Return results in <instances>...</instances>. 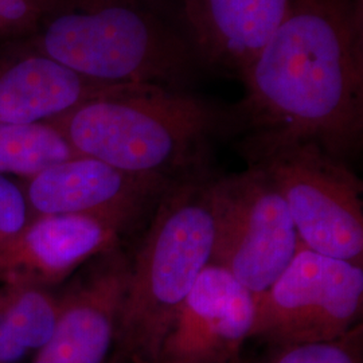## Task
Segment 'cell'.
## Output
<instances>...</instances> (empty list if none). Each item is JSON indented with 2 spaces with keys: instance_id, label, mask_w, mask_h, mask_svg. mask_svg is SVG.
Wrapping results in <instances>:
<instances>
[{
  "instance_id": "obj_1",
  "label": "cell",
  "mask_w": 363,
  "mask_h": 363,
  "mask_svg": "<svg viewBox=\"0 0 363 363\" xmlns=\"http://www.w3.org/2000/svg\"><path fill=\"white\" fill-rule=\"evenodd\" d=\"M240 79L241 143L311 142L349 163L363 143L362 0H292Z\"/></svg>"
},
{
  "instance_id": "obj_2",
  "label": "cell",
  "mask_w": 363,
  "mask_h": 363,
  "mask_svg": "<svg viewBox=\"0 0 363 363\" xmlns=\"http://www.w3.org/2000/svg\"><path fill=\"white\" fill-rule=\"evenodd\" d=\"M78 155L178 181L210 169L214 145L238 135L234 106L151 84H118L48 121Z\"/></svg>"
},
{
  "instance_id": "obj_3",
  "label": "cell",
  "mask_w": 363,
  "mask_h": 363,
  "mask_svg": "<svg viewBox=\"0 0 363 363\" xmlns=\"http://www.w3.org/2000/svg\"><path fill=\"white\" fill-rule=\"evenodd\" d=\"M214 177L208 169L174 182L160 198L130 261L116 339L132 363L159 362L177 313L210 264Z\"/></svg>"
},
{
  "instance_id": "obj_4",
  "label": "cell",
  "mask_w": 363,
  "mask_h": 363,
  "mask_svg": "<svg viewBox=\"0 0 363 363\" xmlns=\"http://www.w3.org/2000/svg\"><path fill=\"white\" fill-rule=\"evenodd\" d=\"M46 10L39 52L94 82L184 91L201 64L144 0H49Z\"/></svg>"
},
{
  "instance_id": "obj_5",
  "label": "cell",
  "mask_w": 363,
  "mask_h": 363,
  "mask_svg": "<svg viewBox=\"0 0 363 363\" xmlns=\"http://www.w3.org/2000/svg\"><path fill=\"white\" fill-rule=\"evenodd\" d=\"M286 202L300 242L363 267V183L349 163L301 140L240 143Z\"/></svg>"
},
{
  "instance_id": "obj_6",
  "label": "cell",
  "mask_w": 363,
  "mask_h": 363,
  "mask_svg": "<svg viewBox=\"0 0 363 363\" xmlns=\"http://www.w3.org/2000/svg\"><path fill=\"white\" fill-rule=\"evenodd\" d=\"M363 267L301 242L268 289L255 298L250 337L274 347L333 340L361 323Z\"/></svg>"
},
{
  "instance_id": "obj_7",
  "label": "cell",
  "mask_w": 363,
  "mask_h": 363,
  "mask_svg": "<svg viewBox=\"0 0 363 363\" xmlns=\"http://www.w3.org/2000/svg\"><path fill=\"white\" fill-rule=\"evenodd\" d=\"M211 199L210 264L233 274L256 298L286 269L300 245L286 202L268 177L253 166L216 175Z\"/></svg>"
},
{
  "instance_id": "obj_8",
  "label": "cell",
  "mask_w": 363,
  "mask_h": 363,
  "mask_svg": "<svg viewBox=\"0 0 363 363\" xmlns=\"http://www.w3.org/2000/svg\"><path fill=\"white\" fill-rule=\"evenodd\" d=\"M174 182L135 175L94 157L78 155L34 175L28 199L45 217L85 214L128 230L151 218Z\"/></svg>"
},
{
  "instance_id": "obj_9",
  "label": "cell",
  "mask_w": 363,
  "mask_h": 363,
  "mask_svg": "<svg viewBox=\"0 0 363 363\" xmlns=\"http://www.w3.org/2000/svg\"><path fill=\"white\" fill-rule=\"evenodd\" d=\"M253 319V294L208 264L177 313L157 363H237Z\"/></svg>"
},
{
  "instance_id": "obj_10",
  "label": "cell",
  "mask_w": 363,
  "mask_h": 363,
  "mask_svg": "<svg viewBox=\"0 0 363 363\" xmlns=\"http://www.w3.org/2000/svg\"><path fill=\"white\" fill-rule=\"evenodd\" d=\"M292 0H183L201 64L240 78L284 19Z\"/></svg>"
},
{
  "instance_id": "obj_11",
  "label": "cell",
  "mask_w": 363,
  "mask_h": 363,
  "mask_svg": "<svg viewBox=\"0 0 363 363\" xmlns=\"http://www.w3.org/2000/svg\"><path fill=\"white\" fill-rule=\"evenodd\" d=\"M111 86L81 77L40 52L0 61V124L48 123Z\"/></svg>"
},
{
  "instance_id": "obj_12",
  "label": "cell",
  "mask_w": 363,
  "mask_h": 363,
  "mask_svg": "<svg viewBox=\"0 0 363 363\" xmlns=\"http://www.w3.org/2000/svg\"><path fill=\"white\" fill-rule=\"evenodd\" d=\"M123 232L115 222L93 216L42 217L0 249V267L22 264L45 279L58 280L93 256L112 252Z\"/></svg>"
},
{
  "instance_id": "obj_13",
  "label": "cell",
  "mask_w": 363,
  "mask_h": 363,
  "mask_svg": "<svg viewBox=\"0 0 363 363\" xmlns=\"http://www.w3.org/2000/svg\"><path fill=\"white\" fill-rule=\"evenodd\" d=\"M77 152L50 123L0 124V174L37 175Z\"/></svg>"
},
{
  "instance_id": "obj_14",
  "label": "cell",
  "mask_w": 363,
  "mask_h": 363,
  "mask_svg": "<svg viewBox=\"0 0 363 363\" xmlns=\"http://www.w3.org/2000/svg\"><path fill=\"white\" fill-rule=\"evenodd\" d=\"M60 311L61 306L38 291L23 294L4 315L0 363L18 362L27 351L40 350L54 334Z\"/></svg>"
},
{
  "instance_id": "obj_15",
  "label": "cell",
  "mask_w": 363,
  "mask_h": 363,
  "mask_svg": "<svg viewBox=\"0 0 363 363\" xmlns=\"http://www.w3.org/2000/svg\"><path fill=\"white\" fill-rule=\"evenodd\" d=\"M264 363H363L362 323L333 340L276 347Z\"/></svg>"
},
{
  "instance_id": "obj_16",
  "label": "cell",
  "mask_w": 363,
  "mask_h": 363,
  "mask_svg": "<svg viewBox=\"0 0 363 363\" xmlns=\"http://www.w3.org/2000/svg\"><path fill=\"white\" fill-rule=\"evenodd\" d=\"M27 206L21 190L0 174V238L6 244L16 238L26 225Z\"/></svg>"
},
{
  "instance_id": "obj_17",
  "label": "cell",
  "mask_w": 363,
  "mask_h": 363,
  "mask_svg": "<svg viewBox=\"0 0 363 363\" xmlns=\"http://www.w3.org/2000/svg\"><path fill=\"white\" fill-rule=\"evenodd\" d=\"M48 0H0V27L23 26L38 21Z\"/></svg>"
},
{
  "instance_id": "obj_18",
  "label": "cell",
  "mask_w": 363,
  "mask_h": 363,
  "mask_svg": "<svg viewBox=\"0 0 363 363\" xmlns=\"http://www.w3.org/2000/svg\"><path fill=\"white\" fill-rule=\"evenodd\" d=\"M3 337H4V315L0 313V345H1Z\"/></svg>"
}]
</instances>
